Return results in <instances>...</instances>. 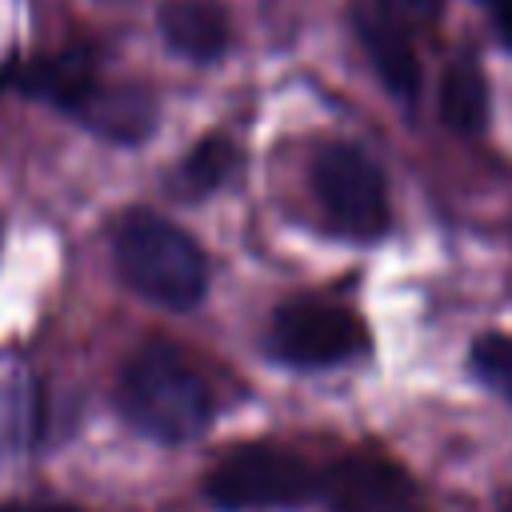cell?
<instances>
[{
	"mask_svg": "<svg viewBox=\"0 0 512 512\" xmlns=\"http://www.w3.org/2000/svg\"><path fill=\"white\" fill-rule=\"evenodd\" d=\"M116 404L136 432L160 444H184L200 436L212 420L208 384L172 344H160V340L144 344L120 368Z\"/></svg>",
	"mask_w": 512,
	"mask_h": 512,
	"instance_id": "obj_1",
	"label": "cell"
},
{
	"mask_svg": "<svg viewBox=\"0 0 512 512\" xmlns=\"http://www.w3.org/2000/svg\"><path fill=\"white\" fill-rule=\"evenodd\" d=\"M112 256L120 280L152 304L192 308L208 288V264L200 244L184 228L148 208H132L120 216Z\"/></svg>",
	"mask_w": 512,
	"mask_h": 512,
	"instance_id": "obj_2",
	"label": "cell"
},
{
	"mask_svg": "<svg viewBox=\"0 0 512 512\" xmlns=\"http://www.w3.org/2000/svg\"><path fill=\"white\" fill-rule=\"evenodd\" d=\"M320 472L296 452L272 444H240L204 476V496L220 512H268L316 500Z\"/></svg>",
	"mask_w": 512,
	"mask_h": 512,
	"instance_id": "obj_3",
	"label": "cell"
},
{
	"mask_svg": "<svg viewBox=\"0 0 512 512\" xmlns=\"http://www.w3.org/2000/svg\"><path fill=\"white\" fill-rule=\"evenodd\" d=\"M312 196L324 208L328 224L352 240H376L388 228V184L376 160L348 144V140H328L316 148L308 164Z\"/></svg>",
	"mask_w": 512,
	"mask_h": 512,
	"instance_id": "obj_4",
	"label": "cell"
},
{
	"mask_svg": "<svg viewBox=\"0 0 512 512\" xmlns=\"http://www.w3.org/2000/svg\"><path fill=\"white\" fill-rule=\"evenodd\" d=\"M364 348L368 332L360 316L320 296L284 300L268 324V352L292 368H332L364 356Z\"/></svg>",
	"mask_w": 512,
	"mask_h": 512,
	"instance_id": "obj_5",
	"label": "cell"
},
{
	"mask_svg": "<svg viewBox=\"0 0 512 512\" xmlns=\"http://www.w3.org/2000/svg\"><path fill=\"white\" fill-rule=\"evenodd\" d=\"M316 500H324L336 512H412L416 484L388 456L352 452L320 472Z\"/></svg>",
	"mask_w": 512,
	"mask_h": 512,
	"instance_id": "obj_6",
	"label": "cell"
},
{
	"mask_svg": "<svg viewBox=\"0 0 512 512\" xmlns=\"http://www.w3.org/2000/svg\"><path fill=\"white\" fill-rule=\"evenodd\" d=\"M352 28L380 76V84L404 104L412 108L416 96H420V60L412 52V40H408V28L380 4V0H364L352 8Z\"/></svg>",
	"mask_w": 512,
	"mask_h": 512,
	"instance_id": "obj_7",
	"label": "cell"
},
{
	"mask_svg": "<svg viewBox=\"0 0 512 512\" xmlns=\"http://www.w3.org/2000/svg\"><path fill=\"white\" fill-rule=\"evenodd\" d=\"M12 84L36 100H48L56 104L60 112L76 116L88 96L100 88V68H96V56L88 48H68V52H56V56H40L24 68H16Z\"/></svg>",
	"mask_w": 512,
	"mask_h": 512,
	"instance_id": "obj_8",
	"label": "cell"
},
{
	"mask_svg": "<svg viewBox=\"0 0 512 512\" xmlns=\"http://www.w3.org/2000/svg\"><path fill=\"white\" fill-rule=\"evenodd\" d=\"M156 24L164 44L192 64L220 60L232 40L228 12L216 0H164L156 12Z\"/></svg>",
	"mask_w": 512,
	"mask_h": 512,
	"instance_id": "obj_9",
	"label": "cell"
},
{
	"mask_svg": "<svg viewBox=\"0 0 512 512\" xmlns=\"http://www.w3.org/2000/svg\"><path fill=\"white\" fill-rule=\"evenodd\" d=\"M76 120L84 128H92L96 136H104V140L136 144L156 124V100L140 84H108V80H100V88L88 96V104L76 112Z\"/></svg>",
	"mask_w": 512,
	"mask_h": 512,
	"instance_id": "obj_10",
	"label": "cell"
},
{
	"mask_svg": "<svg viewBox=\"0 0 512 512\" xmlns=\"http://www.w3.org/2000/svg\"><path fill=\"white\" fill-rule=\"evenodd\" d=\"M440 120L456 136H480L488 128V80L472 56H456L440 76Z\"/></svg>",
	"mask_w": 512,
	"mask_h": 512,
	"instance_id": "obj_11",
	"label": "cell"
},
{
	"mask_svg": "<svg viewBox=\"0 0 512 512\" xmlns=\"http://www.w3.org/2000/svg\"><path fill=\"white\" fill-rule=\"evenodd\" d=\"M236 168H240V148L228 140V136H220V132H212V136H204L180 164H176V172H172V192L176 196H184V200H204V196H212L216 188H224L232 176H236Z\"/></svg>",
	"mask_w": 512,
	"mask_h": 512,
	"instance_id": "obj_12",
	"label": "cell"
},
{
	"mask_svg": "<svg viewBox=\"0 0 512 512\" xmlns=\"http://www.w3.org/2000/svg\"><path fill=\"white\" fill-rule=\"evenodd\" d=\"M472 372L512 404V336L508 332H484L472 340Z\"/></svg>",
	"mask_w": 512,
	"mask_h": 512,
	"instance_id": "obj_13",
	"label": "cell"
},
{
	"mask_svg": "<svg viewBox=\"0 0 512 512\" xmlns=\"http://www.w3.org/2000/svg\"><path fill=\"white\" fill-rule=\"evenodd\" d=\"M400 24H428L440 12V0H380Z\"/></svg>",
	"mask_w": 512,
	"mask_h": 512,
	"instance_id": "obj_14",
	"label": "cell"
},
{
	"mask_svg": "<svg viewBox=\"0 0 512 512\" xmlns=\"http://www.w3.org/2000/svg\"><path fill=\"white\" fill-rule=\"evenodd\" d=\"M480 4H488L492 24H496V36H500V44L512 52V0H480Z\"/></svg>",
	"mask_w": 512,
	"mask_h": 512,
	"instance_id": "obj_15",
	"label": "cell"
},
{
	"mask_svg": "<svg viewBox=\"0 0 512 512\" xmlns=\"http://www.w3.org/2000/svg\"><path fill=\"white\" fill-rule=\"evenodd\" d=\"M0 512H80L72 504H4Z\"/></svg>",
	"mask_w": 512,
	"mask_h": 512,
	"instance_id": "obj_16",
	"label": "cell"
},
{
	"mask_svg": "<svg viewBox=\"0 0 512 512\" xmlns=\"http://www.w3.org/2000/svg\"><path fill=\"white\" fill-rule=\"evenodd\" d=\"M500 512H512V496H508V500H504V504H500Z\"/></svg>",
	"mask_w": 512,
	"mask_h": 512,
	"instance_id": "obj_17",
	"label": "cell"
}]
</instances>
